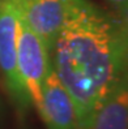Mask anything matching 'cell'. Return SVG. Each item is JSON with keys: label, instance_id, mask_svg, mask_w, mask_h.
Masks as SVG:
<instances>
[{"label": "cell", "instance_id": "obj_1", "mask_svg": "<svg viewBox=\"0 0 128 129\" xmlns=\"http://www.w3.org/2000/svg\"><path fill=\"white\" fill-rule=\"evenodd\" d=\"M51 55L52 68L73 101L77 129H89L128 71L122 24L90 0H72Z\"/></svg>", "mask_w": 128, "mask_h": 129}, {"label": "cell", "instance_id": "obj_2", "mask_svg": "<svg viewBox=\"0 0 128 129\" xmlns=\"http://www.w3.org/2000/svg\"><path fill=\"white\" fill-rule=\"evenodd\" d=\"M51 65V56L33 29L21 16L17 26V68L30 103L41 112L42 87Z\"/></svg>", "mask_w": 128, "mask_h": 129}, {"label": "cell", "instance_id": "obj_3", "mask_svg": "<svg viewBox=\"0 0 128 129\" xmlns=\"http://www.w3.org/2000/svg\"><path fill=\"white\" fill-rule=\"evenodd\" d=\"M22 0H0V71L20 112L32 104L17 68V26Z\"/></svg>", "mask_w": 128, "mask_h": 129}, {"label": "cell", "instance_id": "obj_4", "mask_svg": "<svg viewBox=\"0 0 128 129\" xmlns=\"http://www.w3.org/2000/svg\"><path fill=\"white\" fill-rule=\"evenodd\" d=\"M71 2L72 0H22V17L44 43L50 56Z\"/></svg>", "mask_w": 128, "mask_h": 129}, {"label": "cell", "instance_id": "obj_5", "mask_svg": "<svg viewBox=\"0 0 128 129\" xmlns=\"http://www.w3.org/2000/svg\"><path fill=\"white\" fill-rule=\"evenodd\" d=\"M39 116L47 129H77L73 101L56 76L52 64L43 82Z\"/></svg>", "mask_w": 128, "mask_h": 129}, {"label": "cell", "instance_id": "obj_6", "mask_svg": "<svg viewBox=\"0 0 128 129\" xmlns=\"http://www.w3.org/2000/svg\"><path fill=\"white\" fill-rule=\"evenodd\" d=\"M89 129H128V71L105 98Z\"/></svg>", "mask_w": 128, "mask_h": 129}, {"label": "cell", "instance_id": "obj_7", "mask_svg": "<svg viewBox=\"0 0 128 129\" xmlns=\"http://www.w3.org/2000/svg\"><path fill=\"white\" fill-rule=\"evenodd\" d=\"M120 12L123 21H128V0H106Z\"/></svg>", "mask_w": 128, "mask_h": 129}, {"label": "cell", "instance_id": "obj_8", "mask_svg": "<svg viewBox=\"0 0 128 129\" xmlns=\"http://www.w3.org/2000/svg\"><path fill=\"white\" fill-rule=\"evenodd\" d=\"M122 29L124 33V38H125V43H127V50H128V21H122Z\"/></svg>", "mask_w": 128, "mask_h": 129}]
</instances>
